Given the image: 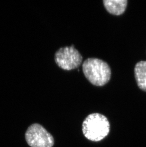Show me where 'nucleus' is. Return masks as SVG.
<instances>
[{
  "instance_id": "obj_1",
  "label": "nucleus",
  "mask_w": 146,
  "mask_h": 147,
  "mask_svg": "<svg viewBox=\"0 0 146 147\" xmlns=\"http://www.w3.org/2000/svg\"><path fill=\"white\" fill-rule=\"evenodd\" d=\"M82 69L85 77L95 86H103L110 80V67L102 60L94 58L87 59L83 63Z\"/></svg>"
},
{
  "instance_id": "obj_2",
  "label": "nucleus",
  "mask_w": 146,
  "mask_h": 147,
  "mask_svg": "<svg viewBox=\"0 0 146 147\" xmlns=\"http://www.w3.org/2000/svg\"><path fill=\"white\" fill-rule=\"evenodd\" d=\"M110 129V125L107 118L97 113L88 115L82 125L85 137L92 142L102 140L108 135Z\"/></svg>"
},
{
  "instance_id": "obj_3",
  "label": "nucleus",
  "mask_w": 146,
  "mask_h": 147,
  "mask_svg": "<svg viewBox=\"0 0 146 147\" xmlns=\"http://www.w3.org/2000/svg\"><path fill=\"white\" fill-rule=\"evenodd\" d=\"M55 60L62 69L71 70L78 68L83 61V57L74 45L61 48L56 53Z\"/></svg>"
},
{
  "instance_id": "obj_4",
  "label": "nucleus",
  "mask_w": 146,
  "mask_h": 147,
  "mask_svg": "<svg viewBox=\"0 0 146 147\" xmlns=\"http://www.w3.org/2000/svg\"><path fill=\"white\" fill-rule=\"evenodd\" d=\"M25 136L27 142L31 147H52L54 144L52 135L39 124L30 125Z\"/></svg>"
},
{
  "instance_id": "obj_5",
  "label": "nucleus",
  "mask_w": 146,
  "mask_h": 147,
  "mask_svg": "<svg viewBox=\"0 0 146 147\" xmlns=\"http://www.w3.org/2000/svg\"><path fill=\"white\" fill-rule=\"evenodd\" d=\"M103 4L109 13L115 16H120L125 11L127 0H104Z\"/></svg>"
},
{
  "instance_id": "obj_6",
  "label": "nucleus",
  "mask_w": 146,
  "mask_h": 147,
  "mask_svg": "<svg viewBox=\"0 0 146 147\" xmlns=\"http://www.w3.org/2000/svg\"><path fill=\"white\" fill-rule=\"evenodd\" d=\"M134 72L138 86L146 92V61H141L137 63Z\"/></svg>"
}]
</instances>
